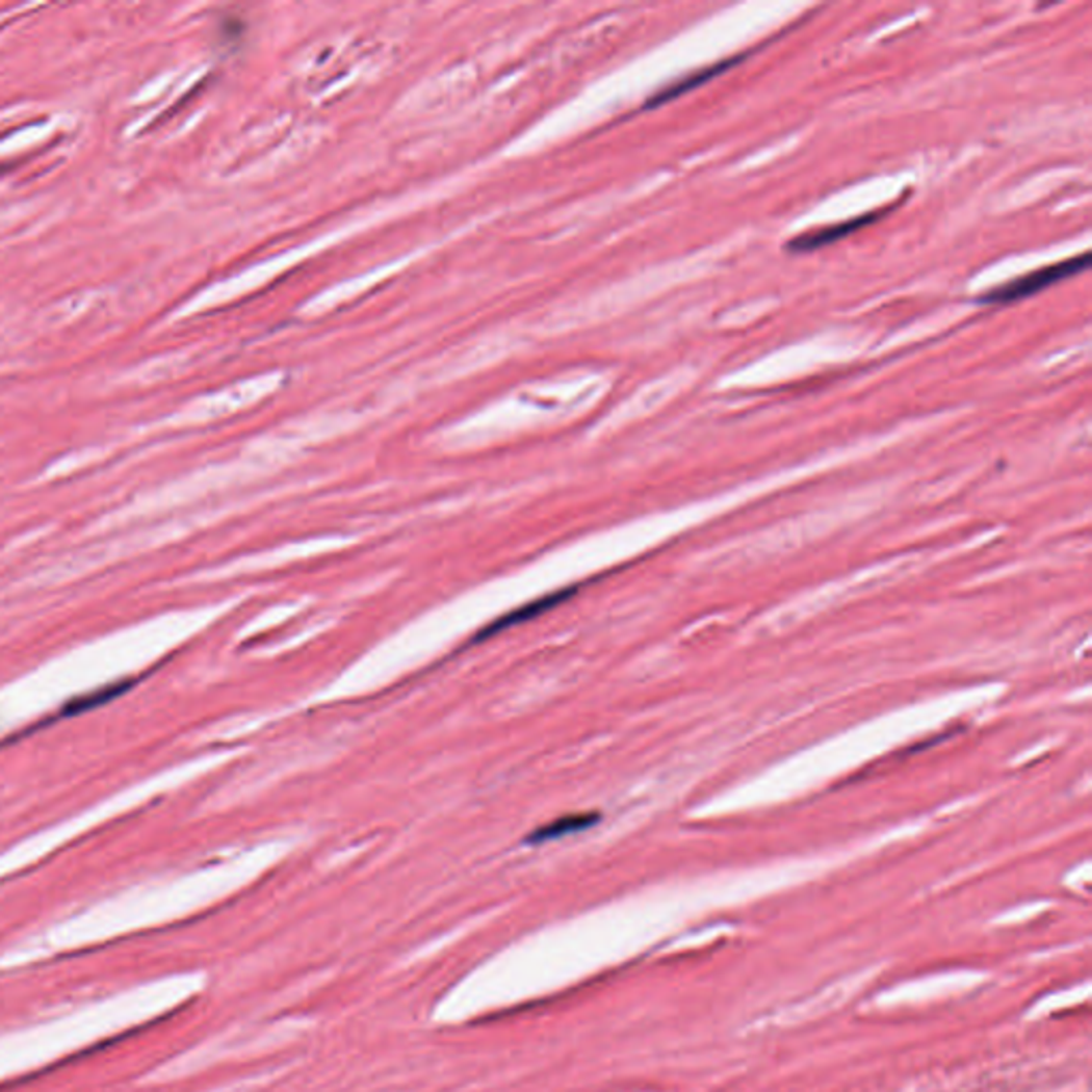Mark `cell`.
I'll list each match as a JSON object with an SVG mask.
<instances>
[{"label":"cell","instance_id":"6da1fadb","mask_svg":"<svg viewBox=\"0 0 1092 1092\" xmlns=\"http://www.w3.org/2000/svg\"><path fill=\"white\" fill-rule=\"evenodd\" d=\"M1088 261L1090 257L1086 255H1080V257H1071V259H1065L1061 263H1055V265H1047V267H1041V269H1035L1026 276H1020V278H1014L1010 282H1005L992 290H988L986 295L980 297V304L984 306H1005V304H1016V302H1022V300H1029L1033 295H1037V292L1055 286L1075 274H1082L1086 267H1088Z\"/></svg>","mask_w":1092,"mask_h":1092},{"label":"cell","instance_id":"7a4b0ae2","mask_svg":"<svg viewBox=\"0 0 1092 1092\" xmlns=\"http://www.w3.org/2000/svg\"><path fill=\"white\" fill-rule=\"evenodd\" d=\"M884 212H886V209H877V212L862 214V216L846 220V223H836V225H828V227H820V229L801 233V235L791 237L785 243V250L791 252V255H805V252H813V250L826 248V245H830L834 241H841L848 235L864 229L866 225H873Z\"/></svg>","mask_w":1092,"mask_h":1092},{"label":"cell","instance_id":"3957f363","mask_svg":"<svg viewBox=\"0 0 1092 1092\" xmlns=\"http://www.w3.org/2000/svg\"><path fill=\"white\" fill-rule=\"evenodd\" d=\"M743 58H745V54H743V56H736V58H726V60H722V62H716V64H708V67H702V69H698V71H692V73H687V75L679 77L677 81H672V83H668V86H666V88H661V90H659L657 95H653V97L649 99V103H647V105H649V107H657V105H664V103H670V101H675V99H679L681 95H687V93L696 90L698 86H702V83L710 81L712 77H718V75L726 73V71H728L730 67L738 64V62H740Z\"/></svg>","mask_w":1092,"mask_h":1092},{"label":"cell","instance_id":"277c9868","mask_svg":"<svg viewBox=\"0 0 1092 1092\" xmlns=\"http://www.w3.org/2000/svg\"><path fill=\"white\" fill-rule=\"evenodd\" d=\"M568 596H570V592H557V594H551V596H544V598H540V600H536V602H529V604H525V606H521V608H517V610H513V613H509V615H503V617H499L493 625H489V627L485 629V632L480 634V639H487V636H491V634H497V632H501V629L513 627V625H517V623L529 621V619H534V617L546 613L549 608L557 606V604L564 602Z\"/></svg>","mask_w":1092,"mask_h":1092},{"label":"cell","instance_id":"5b68a950","mask_svg":"<svg viewBox=\"0 0 1092 1092\" xmlns=\"http://www.w3.org/2000/svg\"><path fill=\"white\" fill-rule=\"evenodd\" d=\"M600 817L594 815V813H574V815H566V817H560L551 824H546L542 828H538L531 836L529 841L531 843H544V841H553V838H562L566 834H572V832H580V830H587L592 828Z\"/></svg>","mask_w":1092,"mask_h":1092}]
</instances>
